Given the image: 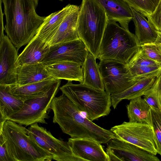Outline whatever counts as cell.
<instances>
[{"mask_svg":"<svg viewBox=\"0 0 161 161\" xmlns=\"http://www.w3.org/2000/svg\"><path fill=\"white\" fill-rule=\"evenodd\" d=\"M73 154L84 161H108L101 143L89 139L70 138L68 141Z\"/></svg>","mask_w":161,"mask_h":161,"instance_id":"cell-14","label":"cell"},{"mask_svg":"<svg viewBox=\"0 0 161 161\" xmlns=\"http://www.w3.org/2000/svg\"><path fill=\"white\" fill-rule=\"evenodd\" d=\"M141 50L147 57L161 64V52L154 43L141 45Z\"/></svg>","mask_w":161,"mask_h":161,"instance_id":"cell-31","label":"cell"},{"mask_svg":"<svg viewBox=\"0 0 161 161\" xmlns=\"http://www.w3.org/2000/svg\"><path fill=\"white\" fill-rule=\"evenodd\" d=\"M161 65V64L156 63L145 56L140 49L126 65L128 68H130L133 66Z\"/></svg>","mask_w":161,"mask_h":161,"instance_id":"cell-32","label":"cell"},{"mask_svg":"<svg viewBox=\"0 0 161 161\" xmlns=\"http://www.w3.org/2000/svg\"><path fill=\"white\" fill-rule=\"evenodd\" d=\"M151 113L157 153L161 156V111L151 108Z\"/></svg>","mask_w":161,"mask_h":161,"instance_id":"cell-30","label":"cell"},{"mask_svg":"<svg viewBox=\"0 0 161 161\" xmlns=\"http://www.w3.org/2000/svg\"><path fill=\"white\" fill-rule=\"evenodd\" d=\"M108 20L105 9L96 0H82L78 19V34L96 59Z\"/></svg>","mask_w":161,"mask_h":161,"instance_id":"cell-5","label":"cell"},{"mask_svg":"<svg viewBox=\"0 0 161 161\" xmlns=\"http://www.w3.org/2000/svg\"><path fill=\"white\" fill-rule=\"evenodd\" d=\"M135 26V35L140 45L154 43L158 31L140 12L131 7Z\"/></svg>","mask_w":161,"mask_h":161,"instance_id":"cell-23","label":"cell"},{"mask_svg":"<svg viewBox=\"0 0 161 161\" xmlns=\"http://www.w3.org/2000/svg\"><path fill=\"white\" fill-rule=\"evenodd\" d=\"M152 76L143 78L124 91L111 95V105L115 109L123 100H131L143 96L153 85L156 77Z\"/></svg>","mask_w":161,"mask_h":161,"instance_id":"cell-22","label":"cell"},{"mask_svg":"<svg viewBox=\"0 0 161 161\" xmlns=\"http://www.w3.org/2000/svg\"><path fill=\"white\" fill-rule=\"evenodd\" d=\"M143 96L151 108L161 111V73L156 77L151 88Z\"/></svg>","mask_w":161,"mask_h":161,"instance_id":"cell-27","label":"cell"},{"mask_svg":"<svg viewBox=\"0 0 161 161\" xmlns=\"http://www.w3.org/2000/svg\"><path fill=\"white\" fill-rule=\"evenodd\" d=\"M103 7L108 20L118 22L127 30L132 20L131 7L124 0H96Z\"/></svg>","mask_w":161,"mask_h":161,"instance_id":"cell-16","label":"cell"},{"mask_svg":"<svg viewBox=\"0 0 161 161\" xmlns=\"http://www.w3.org/2000/svg\"><path fill=\"white\" fill-rule=\"evenodd\" d=\"M58 0L61 1H63V0Z\"/></svg>","mask_w":161,"mask_h":161,"instance_id":"cell-37","label":"cell"},{"mask_svg":"<svg viewBox=\"0 0 161 161\" xmlns=\"http://www.w3.org/2000/svg\"><path fill=\"white\" fill-rule=\"evenodd\" d=\"M0 41L2 40L4 35V31L5 30V28L3 25V16L4 15V13H3L2 8V0H0Z\"/></svg>","mask_w":161,"mask_h":161,"instance_id":"cell-35","label":"cell"},{"mask_svg":"<svg viewBox=\"0 0 161 161\" xmlns=\"http://www.w3.org/2000/svg\"><path fill=\"white\" fill-rule=\"evenodd\" d=\"M82 67L83 74L82 83L96 89L105 90L98 64L92 54L89 53Z\"/></svg>","mask_w":161,"mask_h":161,"instance_id":"cell-26","label":"cell"},{"mask_svg":"<svg viewBox=\"0 0 161 161\" xmlns=\"http://www.w3.org/2000/svg\"><path fill=\"white\" fill-rule=\"evenodd\" d=\"M50 47L49 43L34 36L19 55L15 63L16 67L41 63L49 52Z\"/></svg>","mask_w":161,"mask_h":161,"instance_id":"cell-17","label":"cell"},{"mask_svg":"<svg viewBox=\"0 0 161 161\" xmlns=\"http://www.w3.org/2000/svg\"><path fill=\"white\" fill-rule=\"evenodd\" d=\"M79 7L74 5L65 17L49 42L50 47L80 39L77 30Z\"/></svg>","mask_w":161,"mask_h":161,"instance_id":"cell-15","label":"cell"},{"mask_svg":"<svg viewBox=\"0 0 161 161\" xmlns=\"http://www.w3.org/2000/svg\"><path fill=\"white\" fill-rule=\"evenodd\" d=\"M18 49L8 37L4 35L0 41V85L16 84V62L18 58Z\"/></svg>","mask_w":161,"mask_h":161,"instance_id":"cell-13","label":"cell"},{"mask_svg":"<svg viewBox=\"0 0 161 161\" xmlns=\"http://www.w3.org/2000/svg\"><path fill=\"white\" fill-rule=\"evenodd\" d=\"M60 83V80H57L43 94L24 101L21 109L9 116L8 120L25 126L36 123L47 124L46 119L48 118V111Z\"/></svg>","mask_w":161,"mask_h":161,"instance_id":"cell-7","label":"cell"},{"mask_svg":"<svg viewBox=\"0 0 161 161\" xmlns=\"http://www.w3.org/2000/svg\"><path fill=\"white\" fill-rule=\"evenodd\" d=\"M131 8L147 17L154 11L160 0H124Z\"/></svg>","mask_w":161,"mask_h":161,"instance_id":"cell-29","label":"cell"},{"mask_svg":"<svg viewBox=\"0 0 161 161\" xmlns=\"http://www.w3.org/2000/svg\"><path fill=\"white\" fill-rule=\"evenodd\" d=\"M147 17L149 22L158 31H161V0L153 12Z\"/></svg>","mask_w":161,"mask_h":161,"instance_id":"cell-33","label":"cell"},{"mask_svg":"<svg viewBox=\"0 0 161 161\" xmlns=\"http://www.w3.org/2000/svg\"><path fill=\"white\" fill-rule=\"evenodd\" d=\"M106 152L108 161H159L149 152L132 144L116 137L107 143Z\"/></svg>","mask_w":161,"mask_h":161,"instance_id":"cell-12","label":"cell"},{"mask_svg":"<svg viewBox=\"0 0 161 161\" xmlns=\"http://www.w3.org/2000/svg\"><path fill=\"white\" fill-rule=\"evenodd\" d=\"M81 66L73 62L62 61L45 65V68L53 79L74 80L82 83L83 74Z\"/></svg>","mask_w":161,"mask_h":161,"instance_id":"cell-19","label":"cell"},{"mask_svg":"<svg viewBox=\"0 0 161 161\" xmlns=\"http://www.w3.org/2000/svg\"><path fill=\"white\" fill-rule=\"evenodd\" d=\"M39 0H2L7 36L18 50L36 35L45 17L36 11Z\"/></svg>","mask_w":161,"mask_h":161,"instance_id":"cell-2","label":"cell"},{"mask_svg":"<svg viewBox=\"0 0 161 161\" xmlns=\"http://www.w3.org/2000/svg\"><path fill=\"white\" fill-rule=\"evenodd\" d=\"M98 66L105 90L111 95L121 92L136 82L126 65L120 62L101 60Z\"/></svg>","mask_w":161,"mask_h":161,"instance_id":"cell-9","label":"cell"},{"mask_svg":"<svg viewBox=\"0 0 161 161\" xmlns=\"http://www.w3.org/2000/svg\"><path fill=\"white\" fill-rule=\"evenodd\" d=\"M128 68L131 74L136 81L148 76H158L161 73V65L133 66Z\"/></svg>","mask_w":161,"mask_h":161,"instance_id":"cell-28","label":"cell"},{"mask_svg":"<svg viewBox=\"0 0 161 161\" xmlns=\"http://www.w3.org/2000/svg\"><path fill=\"white\" fill-rule=\"evenodd\" d=\"M7 120L0 125L10 161H50L53 156L41 147L30 137L28 130Z\"/></svg>","mask_w":161,"mask_h":161,"instance_id":"cell-3","label":"cell"},{"mask_svg":"<svg viewBox=\"0 0 161 161\" xmlns=\"http://www.w3.org/2000/svg\"><path fill=\"white\" fill-rule=\"evenodd\" d=\"M56 80L52 79L24 85L13 84L5 86L13 95L25 101L43 94Z\"/></svg>","mask_w":161,"mask_h":161,"instance_id":"cell-21","label":"cell"},{"mask_svg":"<svg viewBox=\"0 0 161 161\" xmlns=\"http://www.w3.org/2000/svg\"><path fill=\"white\" fill-rule=\"evenodd\" d=\"M129 121L152 125L151 107L141 97L130 100L126 106Z\"/></svg>","mask_w":161,"mask_h":161,"instance_id":"cell-24","label":"cell"},{"mask_svg":"<svg viewBox=\"0 0 161 161\" xmlns=\"http://www.w3.org/2000/svg\"><path fill=\"white\" fill-rule=\"evenodd\" d=\"M24 103V101L11 94L5 86L0 85V125L20 110Z\"/></svg>","mask_w":161,"mask_h":161,"instance_id":"cell-25","label":"cell"},{"mask_svg":"<svg viewBox=\"0 0 161 161\" xmlns=\"http://www.w3.org/2000/svg\"><path fill=\"white\" fill-rule=\"evenodd\" d=\"M74 5L69 4L62 9L46 17L35 36L49 43L65 17Z\"/></svg>","mask_w":161,"mask_h":161,"instance_id":"cell-20","label":"cell"},{"mask_svg":"<svg viewBox=\"0 0 161 161\" xmlns=\"http://www.w3.org/2000/svg\"><path fill=\"white\" fill-rule=\"evenodd\" d=\"M16 84L24 85L53 79L42 63L26 64L16 68Z\"/></svg>","mask_w":161,"mask_h":161,"instance_id":"cell-18","label":"cell"},{"mask_svg":"<svg viewBox=\"0 0 161 161\" xmlns=\"http://www.w3.org/2000/svg\"><path fill=\"white\" fill-rule=\"evenodd\" d=\"M51 109L54 114L53 122L58 124L62 131L71 138L89 139L104 144L116 137L110 130L100 127L83 116L63 94L53 97Z\"/></svg>","mask_w":161,"mask_h":161,"instance_id":"cell-1","label":"cell"},{"mask_svg":"<svg viewBox=\"0 0 161 161\" xmlns=\"http://www.w3.org/2000/svg\"><path fill=\"white\" fill-rule=\"evenodd\" d=\"M68 81L59 89L86 117L92 121L107 116L112 106L111 94L105 90L94 88L82 83Z\"/></svg>","mask_w":161,"mask_h":161,"instance_id":"cell-6","label":"cell"},{"mask_svg":"<svg viewBox=\"0 0 161 161\" xmlns=\"http://www.w3.org/2000/svg\"><path fill=\"white\" fill-rule=\"evenodd\" d=\"M110 130L117 138L132 144L156 155L157 145L153 127L140 123L124 122Z\"/></svg>","mask_w":161,"mask_h":161,"instance_id":"cell-8","label":"cell"},{"mask_svg":"<svg viewBox=\"0 0 161 161\" xmlns=\"http://www.w3.org/2000/svg\"><path fill=\"white\" fill-rule=\"evenodd\" d=\"M140 48L135 35L108 20L97 59L112 60L127 65Z\"/></svg>","mask_w":161,"mask_h":161,"instance_id":"cell-4","label":"cell"},{"mask_svg":"<svg viewBox=\"0 0 161 161\" xmlns=\"http://www.w3.org/2000/svg\"><path fill=\"white\" fill-rule=\"evenodd\" d=\"M154 43L161 52V31H158L157 37Z\"/></svg>","mask_w":161,"mask_h":161,"instance_id":"cell-36","label":"cell"},{"mask_svg":"<svg viewBox=\"0 0 161 161\" xmlns=\"http://www.w3.org/2000/svg\"><path fill=\"white\" fill-rule=\"evenodd\" d=\"M89 53L85 44L78 39L51 47L49 52L41 63L47 65L60 61H69L82 66Z\"/></svg>","mask_w":161,"mask_h":161,"instance_id":"cell-11","label":"cell"},{"mask_svg":"<svg viewBox=\"0 0 161 161\" xmlns=\"http://www.w3.org/2000/svg\"><path fill=\"white\" fill-rule=\"evenodd\" d=\"M0 161H10L6 147L2 135H0Z\"/></svg>","mask_w":161,"mask_h":161,"instance_id":"cell-34","label":"cell"},{"mask_svg":"<svg viewBox=\"0 0 161 161\" xmlns=\"http://www.w3.org/2000/svg\"><path fill=\"white\" fill-rule=\"evenodd\" d=\"M36 123L28 129L30 137L41 147L51 154L58 161H84L72 153L68 142L55 138L50 131Z\"/></svg>","mask_w":161,"mask_h":161,"instance_id":"cell-10","label":"cell"}]
</instances>
